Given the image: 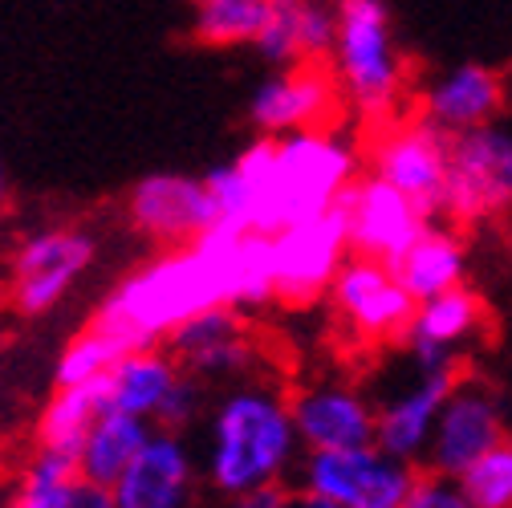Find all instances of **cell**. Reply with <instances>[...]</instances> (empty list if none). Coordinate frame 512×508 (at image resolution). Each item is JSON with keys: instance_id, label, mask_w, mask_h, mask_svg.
Returning a JSON list of instances; mask_svg holds the SVG:
<instances>
[{"instance_id": "obj_1", "label": "cell", "mask_w": 512, "mask_h": 508, "mask_svg": "<svg viewBox=\"0 0 512 508\" xmlns=\"http://www.w3.org/2000/svg\"><path fill=\"white\" fill-rule=\"evenodd\" d=\"M236 171L252 196V232L277 236L289 224L326 216L342 204L358 179V151L342 131L322 126V131L248 143Z\"/></svg>"}, {"instance_id": "obj_2", "label": "cell", "mask_w": 512, "mask_h": 508, "mask_svg": "<svg viewBox=\"0 0 512 508\" xmlns=\"http://www.w3.org/2000/svg\"><path fill=\"white\" fill-rule=\"evenodd\" d=\"M297 456L301 448L289 419V395L261 378H240L212 403L196 464L212 492L236 500L261 488H281L297 468Z\"/></svg>"}, {"instance_id": "obj_3", "label": "cell", "mask_w": 512, "mask_h": 508, "mask_svg": "<svg viewBox=\"0 0 512 508\" xmlns=\"http://www.w3.org/2000/svg\"><path fill=\"white\" fill-rule=\"evenodd\" d=\"M334 86L346 106H354L366 122H391L403 86H407V61L395 41V21L382 0H342L334 5Z\"/></svg>"}, {"instance_id": "obj_4", "label": "cell", "mask_w": 512, "mask_h": 508, "mask_svg": "<svg viewBox=\"0 0 512 508\" xmlns=\"http://www.w3.org/2000/svg\"><path fill=\"white\" fill-rule=\"evenodd\" d=\"M439 212L456 224H488L512 212V126L488 122L447 139Z\"/></svg>"}, {"instance_id": "obj_5", "label": "cell", "mask_w": 512, "mask_h": 508, "mask_svg": "<svg viewBox=\"0 0 512 508\" xmlns=\"http://www.w3.org/2000/svg\"><path fill=\"white\" fill-rule=\"evenodd\" d=\"M415 468L382 456L378 448L301 456L297 480L301 496L326 500L334 508H399L415 484Z\"/></svg>"}, {"instance_id": "obj_6", "label": "cell", "mask_w": 512, "mask_h": 508, "mask_svg": "<svg viewBox=\"0 0 512 508\" xmlns=\"http://www.w3.org/2000/svg\"><path fill=\"white\" fill-rule=\"evenodd\" d=\"M94 236L82 228H41L25 236L9 261V301L25 317L49 313L94 265Z\"/></svg>"}, {"instance_id": "obj_7", "label": "cell", "mask_w": 512, "mask_h": 508, "mask_svg": "<svg viewBox=\"0 0 512 508\" xmlns=\"http://www.w3.org/2000/svg\"><path fill=\"white\" fill-rule=\"evenodd\" d=\"M504 407L496 391L480 378H460L447 395L435 431L427 439V468L439 480H460L480 456H488L496 443H504Z\"/></svg>"}, {"instance_id": "obj_8", "label": "cell", "mask_w": 512, "mask_h": 508, "mask_svg": "<svg viewBox=\"0 0 512 508\" xmlns=\"http://www.w3.org/2000/svg\"><path fill=\"white\" fill-rule=\"evenodd\" d=\"M370 175L387 183L391 192L411 200L427 220L439 216L443 200V171H447V139L435 135L427 122L403 118L387 122L370 139Z\"/></svg>"}, {"instance_id": "obj_9", "label": "cell", "mask_w": 512, "mask_h": 508, "mask_svg": "<svg viewBox=\"0 0 512 508\" xmlns=\"http://www.w3.org/2000/svg\"><path fill=\"white\" fill-rule=\"evenodd\" d=\"M269 240H273L277 297L293 301V305H305V301H317L322 293H330L338 269L346 265V252H350L342 208L289 224Z\"/></svg>"}, {"instance_id": "obj_10", "label": "cell", "mask_w": 512, "mask_h": 508, "mask_svg": "<svg viewBox=\"0 0 512 508\" xmlns=\"http://www.w3.org/2000/svg\"><path fill=\"white\" fill-rule=\"evenodd\" d=\"M297 448L305 456L374 448V403L354 383H313L289 399Z\"/></svg>"}, {"instance_id": "obj_11", "label": "cell", "mask_w": 512, "mask_h": 508, "mask_svg": "<svg viewBox=\"0 0 512 508\" xmlns=\"http://www.w3.org/2000/svg\"><path fill=\"white\" fill-rule=\"evenodd\" d=\"M330 301L338 322L358 338V342H391L403 338L411 326L415 301L399 289L391 265L346 257L330 285Z\"/></svg>"}, {"instance_id": "obj_12", "label": "cell", "mask_w": 512, "mask_h": 508, "mask_svg": "<svg viewBox=\"0 0 512 508\" xmlns=\"http://www.w3.org/2000/svg\"><path fill=\"white\" fill-rule=\"evenodd\" d=\"M338 208L346 216V240L354 257L378 265H395L427 228V216L374 175L354 179Z\"/></svg>"}, {"instance_id": "obj_13", "label": "cell", "mask_w": 512, "mask_h": 508, "mask_svg": "<svg viewBox=\"0 0 512 508\" xmlns=\"http://www.w3.org/2000/svg\"><path fill=\"white\" fill-rule=\"evenodd\" d=\"M171 358L175 366L196 378V383H240L248 378V370L256 366V342L248 334V322L240 317V309H204L191 322H183L171 338Z\"/></svg>"}, {"instance_id": "obj_14", "label": "cell", "mask_w": 512, "mask_h": 508, "mask_svg": "<svg viewBox=\"0 0 512 508\" xmlns=\"http://www.w3.org/2000/svg\"><path fill=\"white\" fill-rule=\"evenodd\" d=\"M131 224L139 236L175 248H191L216 220H212V204L204 192V179L196 175H175V171H159L147 175L131 187V200H126Z\"/></svg>"}, {"instance_id": "obj_15", "label": "cell", "mask_w": 512, "mask_h": 508, "mask_svg": "<svg viewBox=\"0 0 512 508\" xmlns=\"http://www.w3.org/2000/svg\"><path fill=\"white\" fill-rule=\"evenodd\" d=\"M342 98L322 66H293L269 74L248 98V118L265 139H285L297 131H322L338 114Z\"/></svg>"}, {"instance_id": "obj_16", "label": "cell", "mask_w": 512, "mask_h": 508, "mask_svg": "<svg viewBox=\"0 0 512 508\" xmlns=\"http://www.w3.org/2000/svg\"><path fill=\"white\" fill-rule=\"evenodd\" d=\"M200 464L183 435L151 431L147 448L110 488L114 508H196Z\"/></svg>"}, {"instance_id": "obj_17", "label": "cell", "mask_w": 512, "mask_h": 508, "mask_svg": "<svg viewBox=\"0 0 512 508\" xmlns=\"http://www.w3.org/2000/svg\"><path fill=\"white\" fill-rule=\"evenodd\" d=\"M508 106L504 78L492 66L480 61H464V66L443 70L435 82L423 86L419 94V122H427L435 135L460 139L468 131H480L488 122H500Z\"/></svg>"}, {"instance_id": "obj_18", "label": "cell", "mask_w": 512, "mask_h": 508, "mask_svg": "<svg viewBox=\"0 0 512 508\" xmlns=\"http://www.w3.org/2000/svg\"><path fill=\"white\" fill-rule=\"evenodd\" d=\"M484 322L480 297L472 289H452L443 297H431L415 305L411 326L399 338L415 374H439V370H460V346L476 338Z\"/></svg>"}, {"instance_id": "obj_19", "label": "cell", "mask_w": 512, "mask_h": 508, "mask_svg": "<svg viewBox=\"0 0 512 508\" xmlns=\"http://www.w3.org/2000/svg\"><path fill=\"white\" fill-rule=\"evenodd\" d=\"M460 383V370H439V374H415L411 383L387 399L374 419V448L382 456H391L399 464H411L423 460L427 452V439L435 431V419L447 403V395H452V387Z\"/></svg>"}, {"instance_id": "obj_20", "label": "cell", "mask_w": 512, "mask_h": 508, "mask_svg": "<svg viewBox=\"0 0 512 508\" xmlns=\"http://www.w3.org/2000/svg\"><path fill=\"white\" fill-rule=\"evenodd\" d=\"M334 29H338L334 5H322V0H269L265 29L256 33L252 45L269 66L293 70V66H313L317 57H330Z\"/></svg>"}, {"instance_id": "obj_21", "label": "cell", "mask_w": 512, "mask_h": 508, "mask_svg": "<svg viewBox=\"0 0 512 508\" xmlns=\"http://www.w3.org/2000/svg\"><path fill=\"white\" fill-rule=\"evenodd\" d=\"M179 366L167 350L151 346V350H135L122 362H114V370L102 378V411L114 415H131L143 423H155L159 407L167 403L171 387L179 383Z\"/></svg>"}, {"instance_id": "obj_22", "label": "cell", "mask_w": 512, "mask_h": 508, "mask_svg": "<svg viewBox=\"0 0 512 508\" xmlns=\"http://www.w3.org/2000/svg\"><path fill=\"white\" fill-rule=\"evenodd\" d=\"M391 273H395L399 289H403L415 305H423V301H431V297H443V293H452V289H464L468 248H464L460 232L427 224L423 236L391 265Z\"/></svg>"}, {"instance_id": "obj_23", "label": "cell", "mask_w": 512, "mask_h": 508, "mask_svg": "<svg viewBox=\"0 0 512 508\" xmlns=\"http://www.w3.org/2000/svg\"><path fill=\"white\" fill-rule=\"evenodd\" d=\"M151 431H155V427L143 423V419L102 411V415L94 419V427L86 431L78 456H74V472H78V480L110 492V488L118 484V476L131 468L135 456L147 448Z\"/></svg>"}, {"instance_id": "obj_24", "label": "cell", "mask_w": 512, "mask_h": 508, "mask_svg": "<svg viewBox=\"0 0 512 508\" xmlns=\"http://www.w3.org/2000/svg\"><path fill=\"white\" fill-rule=\"evenodd\" d=\"M98 415H102V378L98 383H82V387H57L37 423L41 448L74 460Z\"/></svg>"}, {"instance_id": "obj_25", "label": "cell", "mask_w": 512, "mask_h": 508, "mask_svg": "<svg viewBox=\"0 0 512 508\" xmlns=\"http://www.w3.org/2000/svg\"><path fill=\"white\" fill-rule=\"evenodd\" d=\"M269 0H200L191 9V37L204 45H252L265 29Z\"/></svg>"}, {"instance_id": "obj_26", "label": "cell", "mask_w": 512, "mask_h": 508, "mask_svg": "<svg viewBox=\"0 0 512 508\" xmlns=\"http://www.w3.org/2000/svg\"><path fill=\"white\" fill-rule=\"evenodd\" d=\"M126 354H135V350H126L114 334H106L102 326H86L82 334H74L66 342V350H61L57 366H53V383L57 387H82V383H98V378H106L114 370V362H122Z\"/></svg>"}, {"instance_id": "obj_27", "label": "cell", "mask_w": 512, "mask_h": 508, "mask_svg": "<svg viewBox=\"0 0 512 508\" xmlns=\"http://www.w3.org/2000/svg\"><path fill=\"white\" fill-rule=\"evenodd\" d=\"M78 472H74V460L61 456V452H45L37 448L33 460L25 464L17 488L9 492L5 508H61L74 488Z\"/></svg>"}, {"instance_id": "obj_28", "label": "cell", "mask_w": 512, "mask_h": 508, "mask_svg": "<svg viewBox=\"0 0 512 508\" xmlns=\"http://www.w3.org/2000/svg\"><path fill=\"white\" fill-rule=\"evenodd\" d=\"M452 484L472 508H512V439L496 443Z\"/></svg>"}, {"instance_id": "obj_29", "label": "cell", "mask_w": 512, "mask_h": 508, "mask_svg": "<svg viewBox=\"0 0 512 508\" xmlns=\"http://www.w3.org/2000/svg\"><path fill=\"white\" fill-rule=\"evenodd\" d=\"M399 508H472V504L460 496V488L452 480H439L427 472V476H415V484Z\"/></svg>"}, {"instance_id": "obj_30", "label": "cell", "mask_w": 512, "mask_h": 508, "mask_svg": "<svg viewBox=\"0 0 512 508\" xmlns=\"http://www.w3.org/2000/svg\"><path fill=\"white\" fill-rule=\"evenodd\" d=\"M228 508H293V492L285 484L281 488H261V492H248V496L228 500Z\"/></svg>"}, {"instance_id": "obj_31", "label": "cell", "mask_w": 512, "mask_h": 508, "mask_svg": "<svg viewBox=\"0 0 512 508\" xmlns=\"http://www.w3.org/2000/svg\"><path fill=\"white\" fill-rule=\"evenodd\" d=\"M61 508H114V504H110V492L106 488H94V484L74 480V488H70V496H66V504H61Z\"/></svg>"}, {"instance_id": "obj_32", "label": "cell", "mask_w": 512, "mask_h": 508, "mask_svg": "<svg viewBox=\"0 0 512 508\" xmlns=\"http://www.w3.org/2000/svg\"><path fill=\"white\" fill-rule=\"evenodd\" d=\"M293 508H334V504H326V500H313V496H301V500H293Z\"/></svg>"}, {"instance_id": "obj_33", "label": "cell", "mask_w": 512, "mask_h": 508, "mask_svg": "<svg viewBox=\"0 0 512 508\" xmlns=\"http://www.w3.org/2000/svg\"><path fill=\"white\" fill-rule=\"evenodd\" d=\"M5 200H9V179H5V163H0V212H5Z\"/></svg>"}, {"instance_id": "obj_34", "label": "cell", "mask_w": 512, "mask_h": 508, "mask_svg": "<svg viewBox=\"0 0 512 508\" xmlns=\"http://www.w3.org/2000/svg\"><path fill=\"white\" fill-rule=\"evenodd\" d=\"M500 78H504V94L512 98V66H508V74H500Z\"/></svg>"}]
</instances>
